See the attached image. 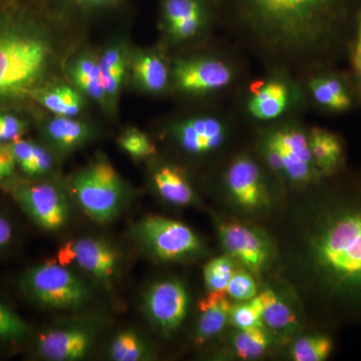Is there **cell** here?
<instances>
[{"instance_id": "6da1fadb", "label": "cell", "mask_w": 361, "mask_h": 361, "mask_svg": "<svg viewBox=\"0 0 361 361\" xmlns=\"http://www.w3.org/2000/svg\"><path fill=\"white\" fill-rule=\"evenodd\" d=\"M308 249L326 295L348 310L361 312V196L329 203L318 217Z\"/></svg>"}, {"instance_id": "7a4b0ae2", "label": "cell", "mask_w": 361, "mask_h": 361, "mask_svg": "<svg viewBox=\"0 0 361 361\" xmlns=\"http://www.w3.org/2000/svg\"><path fill=\"white\" fill-rule=\"evenodd\" d=\"M58 61V39L45 21L20 8L0 11V106L47 85Z\"/></svg>"}, {"instance_id": "3957f363", "label": "cell", "mask_w": 361, "mask_h": 361, "mask_svg": "<svg viewBox=\"0 0 361 361\" xmlns=\"http://www.w3.org/2000/svg\"><path fill=\"white\" fill-rule=\"evenodd\" d=\"M68 192L82 212L99 224L113 222L129 200L127 184L104 158L97 159L71 176Z\"/></svg>"}, {"instance_id": "277c9868", "label": "cell", "mask_w": 361, "mask_h": 361, "mask_svg": "<svg viewBox=\"0 0 361 361\" xmlns=\"http://www.w3.org/2000/svg\"><path fill=\"white\" fill-rule=\"evenodd\" d=\"M18 285L28 300L45 310H80L92 300L89 284L59 261L33 266L21 275Z\"/></svg>"}, {"instance_id": "5b68a950", "label": "cell", "mask_w": 361, "mask_h": 361, "mask_svg": "<svg viewBox=\"0 0 361 361\" xmlns=\"http://www.w3.org/2000/svg\"><path fill=\"white\" fill-rule=\"evenodd\" d=\"M262 20L286 27L306 25L324 35L338 30L353 0H246Z\"/></svg>"}, {"instance_id": "8992f818", "label": "cell", "mask_w": 361, "mask_h": 361, "mask_svg": "<svg viewBox=\"0 0 361 361\" xmlns=\"http://www.w3.org/2000/svg\"><path fill=\"white\" fill-rule=\"evenodd\" d=\"M137 245L161 262H179L204 253L201 239L187 225L179 221L148 216L130 228Z\"/></svg>"}, {"instance_id": "52a82bcc", "label": "cell", "mask_w": 361, "mask_h": 361, "mask_svg": "<svg viewBox=\"0 0 361 361\" xmlns=\"http://www.w3.org/2000/svg\"><path fill=\"white\" fill-rule=\"evenodd\" d=\"M13 197L27 217L44 231H59L70 220L68 192L56 183H20L13 188Z\"/></svg>"}, {"instance_id": "ba28073f", "label": "cell", "mask_w": 361, "mask_h": 361, "mask_svg": "<svg viewBox=\"0 0 361 361\" xmlns=\"http://www.w3.org/2000/svg\"><path fill=\"white\" fill-rule=\"evenodd\" d=\"M59 262L75 265L90 278L111 287L120 277L122 254L110 241L99 237H80L71 240L59 249Z\"/></svg>"}, {"instance_id": "9c48e42d", "label": "cell", "mask_w": 361, "mask_h": 361, "mask_svg": "<svg viewBox=\"0 0 361 361\" xmlns=\"http://www.w3.org/2000/svg\"><path fill=\"white\" fill-rule=\"evenodd\" d=\"M265 156L272 170L296 184H306L322 177L313 161L308 135L300 130L273 133L266 142Z\"/></svg>"}, {"instance_id": "30bf717a", "label": "cell", "mask_w": 361, "mask_h": 361, "mask_svg": "<svg viewBox=\"0 0 361 361\" xmlns=\"http://www.w3.org/2000/svg\"><path fill=\"white\" fill-rule=\"evenodd\" d=\"M99 332V323L92 320L65 322L42 331L35 342V351L44 360H82L94 348Z\"/></svg>"}, {"instance_id": "8fae6325", "label": "cell", "mask_w": 361, "mask_h": 361, "mask_svg": "<svg viewBox=\"0 0 361 361\" xmlns=\"http://www.w3.org/2000/svg\"><path fill=\"white\" fill-rule=\"evenodd\" d=\"M190 296L180 280L167 279L149 287L142 297V310L147 319L161 334H175L186 319Z\"/></svg>"}, {"instance_id": "7c38bea8", "label": "cell", "mask_w": 361, "mask_h": 361, "mask_svg": "<svg viewBox=\"0 0 361 361\" xmlns=\"http://www.w3.org/2000/svg\"><path fill=\"white\" fill-rule=\"evenodd\" d=\"M219 236L226 254L252 274H259L269 264L272 246L257 229L238 222H225L220 225Z\"/></svg>"}, {"instance_id": "4fadbf2b", "label": "cell", "mask_w": 361, "mask_h": 361, "mask_svg": "<svg viewBox=\"0 0 361 361\" xmlns=\"http://www.w3.org/2000/svg\"><path fill=\"white\" fill-rule=\"evenodd\" d=\"M176 85L188 94H203L230 84L232 73L227 65L210 59H180L173 68Z\"/></svg>"}, {"instance_id": "5bb4252c", "label": "cell", "mask_w": 361, "mask_h": 361, "mask_svg": "<svg viewBox=\"0 0 361 361\" xmlns=\"http://www.w3.org/2000/svg\"><path fill=\"white\" fill-rule=\"evenodd\" d=\"M233 201L247 211H257L269 204V195L258 166L248 158L237 159L226 175Z\"/></svg>"}, {"instance_id": "9a60e30c", "label": "cell", "mask_w": 361, "mask_h": 361, "mask_svg": "<svg viewBox=\"0 0 361 361\" xmlns=\"http://www.w3.org/2000/svg\"><path fill=\"white\" fill-rule=\"evenodd\" d=\"M40 132L47 148L58 156L82 149L96 139L97 133L92 123L80 118L54 115L42 123Z\"/></svg>"}, {"instance_id": "2e32d148", "label": "cell", "mask_w": 361, "mask_h": 361, "mask_svg": "<svg viewBox=\"0 0 361 361\" xmlns=\"http://www.w3.org/2000/svg\"><path fill=\"white\" fill-rule=\"evenodd\" d=\"M130 54L127 44L116 39L106 44L99 54L102 82L108 104L106 113L110 115H116L121 92L129 77Z\"/></svg>"}, {"instance_id": "e0dca14e", "label": "cell", "mask_w": 361, "mask_h": 361, "mask_svg": "<svg viewBox=\"0 0 361 361\" xmlns=\"http://www.w3.org/2000/svg\"><path fill=\"white\" fill-rule=\"evenodd\" d=\"M174 135L180 148L192 155H203L219 148L224 142L222 123L210 116L189 118L178 123Z\"/></svg>"}, {"instance_id": "ac0fdd59", "label": "cell", "mask_w": 361, "mask_h": 361, "mask_svg": "<svg viewBox=\"0 0 361 361\" xmlns=\"http://www.w3.org/2000/svg\"><path fill=\"white\" fill-rule=\"evenodd\" d=\"M65 71L71 84L87 99L94 102L108 111L106 92L102 82L99 65V54L94 51H80L66 59Z\"/></svg>"}, {"instance_id": "d6986e66", "label": "cell", "mask_w": 361, "mask_h": 361, "mask_svg": "<svg viewBox=\"0 0 361 361\" xmlns=\"http://www.w3.org/2000/svg\"><path fill=\"white\" fill-rule=\"evenodd\" d=\"M204 0H163L161 16L171 37L191 39L200 32L205 20Z\"/></svg>"}, {"instance_id": "ffe728a7", "label": "cell", "mask_w": 361, "mask_h": 361, "mask_svg": "<svg viewBox=\"0 0 361 361\" xmlns=\"http://www.w3.org/2000/svg\"><path fill=\"white\" fill-rule=\"evenodd\" d=\"M129 77L135 89L145 94H160L167 87L169 68L156 52L133 51L130 54Z\"/></svg>"}, {"instance_id": "44dd1931", "label": "cell", "mask_w": 361, "mask_h": 361, "mask_svg": "<svg viewBox=\"0 0 361 361\" xmlns=\"http://www.w3.org/2000/svg\"><path fill=\"white\" fill-rule=\"evenodd\" d=\"M231 298L226 291H208L199 302L198 322L195 329V341L202 344L217 336L229 323Z\"/></svg>"}, {"instance_id": "7402d4cb", "label": "cell", "mask_w": 361, "mask_h": 361, "mask_svg": "<svg viewBox=\"0 0 361 361\" xmlns=\"http://www.w3.org/2000/svg\"><path fill=\"white\" fill-rule=\"evenodd\" d=\"M315 167L322 177H334L345 166V149L338 135L314 128L308 135Z\"/></svg>"}, {"instance_id": "603a6c76", "label": "cell", "mask_w": 361, "mask_h": 361, "mask_svg": "<svg viewBox=\"0 0 361 361\" xmlns=\"http://www.w3.org/2000/svg\"><path fill=\"white\" fill-rule=\"evenodd\" d=\"M32 99L54 116L78 118L85 111L87 99L71 84L45 85L33 92Z\"/></svg>"}, {"instance_id": "cb8c5ba5", "label": "cell", "mask_w": 361, "mask_h": 361, "mask_svg": "<svg viewBox=\"0 0 361 361\" xmlns=\"http://www.w3.org/2000/svg\"><path fill=\"white\" fill-rule=\"evenodd\" d=\"M157 193L169 204L179 207L192 206L197 196L184 171L177 166L161 165L152 174Z\"/></svg>"}, {"instance_id": "d4e9b609", "label": "cell", "mask_w": 361, "mask_h": 361, "mask_svg": "<svg viewBox=\"0 0 361 361\" xmlns=\"http://www.w3.org/2000/svg\"><path fill=\"white\" fill-rule=\"evenodd\" d=\"M13 154L16 167L33 179L49 177L56 169V155L42 145L26 140L7 144Z\"/></svg>"}, {"instance_id": "484cf974", "label": "cell", "mask_w": 361, "mask_h": 361, "mask_svg": "<svg viewBox=\"0 0 361 361\" xmlns=\"http://www.w3.org/2000/svg\"><path fill=\"white\" fill-rule=\"evenodd\" d=\"M310 90L318 104L334 113L351 110L355 104L353 92L345 80L334 75L313 78Z\"/></svg>"}, {"instance_id": "4316f807", "label": "cell", "mask_w": 361, "mask_h": 361, "mask_svg": "<svg viewBox=\"0 0 361 361\" xmlns=\"http://www.w3.org/2000/svg\"><path fill=\"white\" fill-rule=\"evenodd\" d=\"M249 102L251 115L258 120H274L281 116L288 104V90L282 82H258L253 87Z\"/></svg>"}, {"instance_id": "83f0119b", "label": "cell", "mask_w": 361, "mask_h": 361, "mask_svg": "<svg viewBox=\"0 0 361 361\" xmlns=\"http://www.w3.org/2000/svg\"><path fill=\"white\" fill-rule=\"evenodd\" d=\"M257 296L262 305V320L265 327L278 334L295 329L297 316L287 301L271 289H266Z\"/></svg>"}, {"instance_id": "f1b7e54d", "label": "cell", "mask_w": 361, "mask_h": 361, "mask_svg": "<svg viewBox=\"0 0 361 361\" xmlns=\"http://www.w3.org/2000/svg\"><path fill=\"white\" fill-rule=\"evenodd\" d=\"M148 341L137 330H121L111 339L106 349V356L114 361H144L152 358Z\"/></svg>"}, {"instance_id": "f546056e", "label": "cell", "mask_w": 361, "mask_h": 361, "mask_svg": "<svg viewBox=\"0 0 361 361\" xmlns=\"http://www.w3.org/2000/svg\"><path fill=\"white\" fill-rule=\"evenodd\" d=\"M61 16L97 18L118 11L123 0H47Z\"/></svg>"}, {"instance_id": "4dcf8cb0", "label": "cell", "mask_w": 361, "mask_h": 361, "mask_svg": "<svg viewBox=\"0 0 361 361\" xmlns=\"http://www.w3.org/2000/svg\"><path fill=\"white\" fill-rule=\"evenodd\" d=\"M232 344L235 353L241 360H257L265 355L270 339L266 327L237 329L233 336Z\"/></svg>"}, {"instance_id": "1f68e13d", "label": "cell", "mask_w": 361, "mask_h": 361, "mask_svg": "<svg viewBox=\"0 0 361 361\" xmlns=\"http://www.w3.org/2000/svg\"><path fill=\"white\" fill-rule=\"evenodd\" d=\"M334 342L329 334H312L300 337L291 348L292 360L295 361H323L331 355Z\"/></svg>"}, {"instance_id": "d6a6232c", "label": "cell", "mask_w": 361, "mask_h": 361, "mask_svg": "<svg viewBox=\"0 0 361 361\" xmlns=\"http://www.w3.org/2000/svg\"><path fill=\"white\" fill-rule=\"evenodd\" d=\"M236 271V261L229 255L211 259L203 268L204 283L208 291H226Z\"/></svg>"}, {"instance_id": "836d02e7", "label": "cell", "mask_w": 361, "mask_h": 361, "mask_svg": "<svg viewBox=\"0 0 361 361\" xmlns=\"http://www.w3.org/2000/svg\"><path fill=\"white\" fill-rule=\"evenodd\" d=\"M121 149L135 160H144L156 153V147L149 135L137 128L123 130L118 137Z\"/></svg>"}, {"instance_id": "e575fe53", "label": "cell", "mask_w": 361, "mask_h": 361, "mask_svg": "<svg viewBox=\"0 0 361 361\" xmlns=\"http://www.w3.org/2000/svg\"><path fill=\"white\" fill-rule=\"evenodd\" d=\"M229 323L236 329L265 327L262 320V305L258 296L251 300L233 304Z\"/></svg>"}, {"instance_id": "d590c367", "label": "cell", "mask_w": 361, "mask_h": 361, "mask_svg": "<svg viewBox=\"0 0 361 361\" xmlns=\"http://www.w3.org/2000/svg\"><path fill=\"white\" fill-rule=\"evenodd\" d=\"M30 334V325L0 301V339L9 341H23Z\"/></svg>"}, {"instance_id": "8d00e7d4", "label": "cell", "mask_w": 361, "mask_h": 361, "mask_svg": "<svg viewBox=\"0 0 361 361\" xmlns=\"http://www.w3.org/2000/svg\"><path fill=\"white\" fill-rule=\"evenodd\" d=\"M226 293L237 302L251 300L257 295V284L250 271L236 269L226 288Z\"/></svg>"}, {"instance_id": "74e56055", "label": "cell", "mask_w": 361, "mask_h": 361, "mask_svg": "<svg viewBox=\"0 0 361 361\" xmlns=\"http://www.w3.org/2000/svg\"><path fill=\"white\" fill-rule=\"evenodd\" d=\"M1 135L0 145L11 144L20 140L26 130V123L20 116L13 113L0 114Z\"/></svg>"}, {"instance_id": "f35d334b", "label": "cell", "mask_w": 361, "mask_h": 361, "mask_svg": "<svg viewBox=\"0 0 361 361\" xmlns=\"http://www.w3.org/2000/svg\"><path fill=\"white\" fill-rule=\"evenodd\" d=\"M351 65L357 87H361V6L355 18V35L351 44Z\"/></svg>"}, {"instance_id": "ab89813d", "label": "cell", "mask_w": 361, "mask_h": 361, "mask_svg": "<svg viewBox=\"0 0 361 361\" xmlns=\"http://www.w3.org/2000/svg\"><path fill=\"white\" fill-rule=\"evenodd\" d=\"M16 164L7 145H0V184L13 179L16 175Z\"/></svg>"}, {"instance_id": "60d3db41", "label": "cell", "mask_w": 361, "mask_h": 361, "mask_svg": "<svg viewBox=\"0 0 361 361\" xmlns=\"http://www.w3.org/2000/svg\"><path fill=\"white\" fill-rule=\"evenodd\" d=\"M13 235L14 229L11 220L0 213V249L6 248L13 241Z\"/></svg>"}, {"instance_id": "b9f144b4", "label": "cell", "mask_w": 361, "mask_h": 361, "mask_svg": "<svg viewBox=\"0 0 361 361\" xmlns=\"http://www.w3.org/2000/svg\"><path fill=\"white\" fill-rule=\"evenodd\" d=\"M0 135H1V118H0Z\"/></svg>"}]
</instances>
